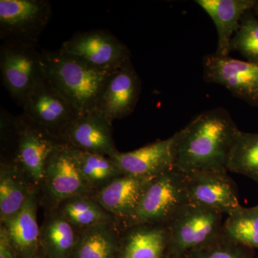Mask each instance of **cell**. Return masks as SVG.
<instances>
[{"mask_svg": "<svg viewBox=\"0 0 258 258\" xmlns=\"http://www.w3.org/2000/svg\"><path fill=\"white\" fill-rule=\"evenodd\" d=\"M0 71L3 86L22 106L43 75L41 52L37 46L1 43Z\"/></svg>", "mask_w": 258, "mask_h": 258, "instance_id": "obj_7", "label": "cell"}, {"mask_svg": "<svg viewBox=\"0 0 258 258\" xmlns=\"http://www.w3.org/2000/svg\"><path fill=\"white\" fill-rule=\"evenodd\" d=\"M222 234L247 248H258V205L252 208L241 206L227 215Z\"/></svg>", "mask_w": 258, "mask_h": 258, "instance_id": "obj_26", "label": "cell"}, {"mask_svg": "<svg viewBox=\"0 0 258 258\" xmlns=\"http://www.w3.org/2000/svg\"><path fill=\"white\" fill-rule=\"evenodd\" d=\"M250 249L232 242L222 235L184 258H250Z\"/></svg>", "mask_w": 258, "mask_h": 258, "instance_id": "obj_28", "label": "cell"}, {"mask_svg": "<svg viewBox=\"0 0 258 258\" xmlns=\"http://www.w3.org/2000/svg\"><path fill=\"white\" fill-rule=\"evenodd\" d=\"M167 226L138 224L121 230L118 258H168Z\"/></svg>", "mask_w": 258, "mask_h": 258, "instance_id": "obj_18", "label": "cell"}, {"mask_svg": "<svg viewBox=\"0 0 258 258\" xmlns=\"http://www.w3.org/2000/svg\"><path fill=\"white\" fill-rule=\"evenodd\" d=\"M52 16L46 0H1L2 43L37 46V42Z\"/></svg>", "mask_w": 258, "mask_h": 258, "instance_id": "obj_5", "label": "cell"}, {"mask_svg": "<svg viewBox=\"0 0 258 258\" xmlns=\"http://www.w3.org/2000/svg\"><path fill=\"white\" fill-rule=\"evenodd\" d=\"M42 73L47 81L79 114L96 111L112 73L95 69L60 50H41Z\"/></svg>", "mask_w": 258, "mask_h": 258, "instance_id": "obj_2", "label": "cell"}, {"mask_svg": "<svg viewBox=\"0 0 258 258\" xmlns=\"http://www.w3.org/2000/svg\"><path fill=\"white\" fill-rule=\"evenodd\" d=\"M57 209L79 230L102 224L118 222L111 213L90 195L67 199Z\"/></svg>", "mask_w": 258, "mask_h": 258, "instance_id": "obj_23", "label": "cell"}, {"mask_svg": "<svg viewBox=\"0 0 258 258\" xmlns=\"http://www.w3.org/2000/svg\"><path fill=\"white\" fill-rule=\"evenodd\" d=\"M189 203L229 215L241 205L237 186L227 171H198L184 174Z\"/></svg>", "mask_w": 258, "mask_h": 258, "instance_id": "obj_13", "label": "cell"}, {"mask_svg": "<svg viewBox=\"0 0 258 258\" xmlns=\"http://www.w3.org/2000/svg\"><path fill=\"white\" fill-rule=\"evenodd\" d=\"M0 258H19L6 230L2 225L0 227Z\"/></svg>", "mask_w": 258, "mask_h": 258, "instance_id": "obj_29", "label": "cell"}, {"mask_svg": "<svg viewBox=\"0 0 258 258\" xmlns=\"http://www.w3.org/2000/svg\"><path fill=\"white\" fill-rule=\"evenodd\" d=\"M69 149L80 172L95 193L123 175L111 158L71 147Z\"/></svg>", "mask_w": 258, "mask_h": 258, "instance_id": "obj_24", "label": "cell"}, {"mask_svg": "<svg viewBox=\"0 0 258 258\" xmlns=\"http://www.w3.org/2000/svg\"><path fill=\"white\" fill-rule=\"evenodd\" d=\"M254 15L258 20V0H255V3H254L253 9H252Z\"/></svg>", "mask_w": 258, "mask_h": 258, "instance_id": "obj_31", "label": "cell"}, {"mask_svg": "<svg viewBox=\"0 0 258 258\" xmlns=\"http://www.w3.org/2000/svg\"><path fill=\"white\" fill-rule=\"evenodd\" d=\"M112 124V120L97 110L79 114L62 129L58 139L73 149L112 158L118 152Z\"/></svg>", "mask_w": 258, "mask_h": 258, "instance_id": "obj_12", "label": "cell"}, {"mask_svg": "<svg viewBox=\"0 0 258 258\" xmlns=\"http://www.w3.org/2000/svg\"><path fill=\"white\" fill-rule=\"evenodd\" d=\"M23 114L58 139L62 129L79 115L44 75L25 98Z\"/></svg>", "mask_w": 258, "mask_h": 258, "instance_id": "obj_11", "label": "cell"}, {"mask_svg": "<svg viewBox=\"0 0 258 258\" xmlns=\"http://www.w3.org/2000/svg\"><path fill=\"white\" fill-rule=\"evenodd\" d=\"M223 214L189 203L173 218L167 227L168 258H184L221 234Z\"/></svg>", "mask_w": 258, "mask_h": 258, "instance_id": "obj_4", "label": "cell"}, {"mask_svg": "<svg viewBox=\"0 0 258 258\" xmlns=\"http://www.w3.org/2000/svg\"><path fill=\"white\" fill-rule=\"evenodd\" d=\"M62 144L58 139L35 124L23 114L17 116L15 162L37 191L42 184L49 157Z\"/></svg>", "mask_w": 258, "mask_h": 258, "instance_id": "obj_9", "label": "cell"}, {"mask_svg": "<svg viewBox=\"0 0 258 258\" xmlns=\"http://www.w3.org/2000/svg\"><path fill=\"white\" fill-rule=\"evenodd\" d=\"M111 159L123 175L157 177L174 169V137L158 140L131 152H118Z\"/></svg>", "mask_w": 258, "mask_h": 258, "instance_id": "obj_15", "label": "cell"}, {"mask_svg": "<svg viewBox=\"0 0 258 258\" xmlns=\"http://www.w3.org/2000/svg\"><path fill=\"white\" fill-rule=\"evenodd\" d=\"M38 191L30 195L18 214L2 222L19 258H30L40 248V230L37 220Z\"/></svg>", "mask_w": 258, "mask_h": 258, "instance_id": "obj_19", "label": "cell"}, {"mask_svg": "<svg viewBox=\"0 0 258 258\" xmlns=\"http://www.w3.org/2000/svg\"><path fill=\"white\" fill-rule=\"evenodd\" d=\"M237 51L242 57L258 64V20L253 11L244 14L240 28L231 42V51Z\"/></svg>", "mask_w": 258, "mask_h": 258, "instance_id": "obj_27", "label": "cell"}, {"mask_svg": "<svg viewBox=\"0 0 258 258\" xmlns=\"http://www.w3.org/2000/svg\"><path fill=\"white\" fill-rule=\"evenodd\" d=\"M239 130L225 108L200 113L173 135L174 169L184 174L227 171L231 147Z\"/></svg>", "mask_w": 258, "mask_h": 258, "instance_id": "obj_1", "label": "cell"}, {"mask_svg": "<svg viewBox=\"0 0 258 258\" xmlns=\"http://www.w3.org/2000/svg\"><path fill=\"white\" fill-rule=\"evenodd\" d=\"M30 258H47V257L45 252H44V251L42 250L41 247H40V248L37 251L36 253L32 255Z\"/></svg>", "mask_w": 258, "mask_h": 258, "instance_id": "obj_30", "label": "cell"}, {"mask_svg": "<svg viewBox=\"0 0 258 258\" xmlns=\"http://www.w3.org/2000/svg\"><path fill=\"white\" fill-rule=\"evenodd\" d=\"M212 19L217 32V55L226 57L231 52V42L240 28L244 14L253 9L255 0H196Z\"/></svg>", "mask_w": 258, "mask_h": 258, "instance_id": "obj_17", "label": "cell"}, {"mask_svg": "<svg viewBox=\"0 0 258 258\" xmlns=\"http://www.w3.org/2000/svg\"><path fill=\"white\" fill-rule=\"evenodd\" d=\"M121 229L118 222L102 224L80 230L70 258H118Z\"/></svg>", "mask_w": 258, "mask_h": 258, "instance_id": "obj_22", "label": "cell"}, {"mask_svg": "<svg viewBox=\"0 0 258 258\" xmlns=\"http://www.w3.org/2000/svg\"><path fill=\"white\" fill-rule=\"evenodd\" d=\"M35 190L37 189L15 162L2 160L0 223L18 214Z\"/></svg>", "mask_w": 258, "mask_h": 258, "instance_id": "obj_21", "label": "cell"}, {"mask_svg": "<svg viewBox=\"0 0 258 258\" xmlns=\"http://www.w3.org/2000/svg\"><path fill=\"white\" fill-rule=\"evenodd\" d=\"M203 67L206 82L223 86L237 98L258 108V64L212 53L204 57Z\"/></svg>", "mask_w": 258, "mask_h": 258, "instance_id": "obj_10", "label": "cell"}, {"mask_svg": "<svg viewBox=\"0 0 258 258\" xmlns=\"http://www.w3.org/2000/svg\"><path fill=\"white\" fill-rule=\"evenodd\" d=\"M94 194L80 172L69 147L61 144L47 160L38 190L40 205L45 206V210H52L67 199L80 195L93 196Z\"/></svg>", "mask_w": 258, "mask_h": 258, "instance_id": "obj_6", "label": "cell"}, {"mask_svg": "<svg viewBox=\"0 0 258 258\" xmlns=\"http://www.w3.org/2000/svg\"><path fill=\"white\" fill-rule=\"evenodd\" d=\"M142 82L132 61H126L110 76L98 101L97 111L110 120L130 115L138 103Z\"/></svg>", "mask_w": 258, "mask_h": 258, "instance_id": "obj_14", "label": "cell"}, {"mask_svg": "<svg viewBox=\"0 0 258 258\" xmlns=\"http://www.w3.org/2000/svg\"><path fill=\"white\" fill-rule=\"evenodd\" d=\"M59 50L95 69L108 72L131 60L128 47L104 30L77 32L64 41Z\"/></svg>", "mask_w": 258, "mask_h": 258, "instance_id": "obj_8", "label": "cell"}, {"mask_svg": "<svg viewBox=\"0 0 258 258\" xmlns=\"http://www.w3.org/2000/svg\"><path fill=\"white\" fill-rule=\"evenodd\" d=\"M153 179L122 175L97 191L93 198L116 219L122 230L134 216Z\"/></svg>", "mask_w": 258, "mask_h": 258, "instance_id": "obj_16", "label": "cell"}, {"mask_svg": "<svg viewBox=\"0 0 258 258\" xmlns=\"http://www.w3.org/2000/svg\"><path fill=\"white\" fill-rule=\"evenodd\" d=\"M189 203L184 175L174 168L151 181L123 228L138 224L167 225Z\"/></svg>", "mask_w": 258, "mask_h": 258, "instance_id": "obj_3", "label": "cell"}, {"mask_svg": "<svg viewBox=\"0 0 258 258\" xmlns=\"http://www.w3.org/2000/svg\"><path fill=\"white\" fill-rule=\"evenodd\" d=\"M227 170L247 176L258 184V133L237 132L231 147Z\"/></svg>", "mask_w": 258, "mask_h": 258, "instance_id": "obj_25", "label": "cell"}, {"mask_svg": "<svg viewBox=\"0 0 258 258\" xmlns=\"http://www.w3.org/2000/svg\"><path fill=\"white\" fill-rule=\"evenodd\" d=\"M79 234L57 208L46 210L40 226V246L47 258H70Z\"/></svg>", "mask_w": 258, "mask_h": 258, "instance_id": "obj_20", "label": "cell"}]
</instances>
